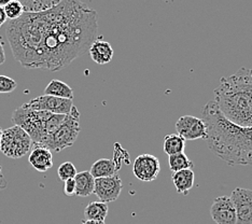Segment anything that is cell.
I'll list each match as a JSON object with an SVG mask.
<instances>
[{"instance_id":"cell-1","label":"cell","mask_w":252,"mask_h":224,"mask_svg":"<svg viewBox=\"0 0 252 224\" xmlns=\"http://www.w3.org/2000/svg\"><path fill=\"white\" fill-rule=\"evenodd\" d=\"M98 13L81 0H63L42 12H24L5 33L25 68L59 71L88 52L97 38Z\"/></svg>"},{"instance_id":"cell-2","label":"cell","mask_w":252,"mask_h":224,"mask_svg":"<svg viewBox=\"0 0 252 224\" xmlns=\"http://www.w3.org/2000/svg\"><path fill=\"white\" fill-rule=\"evenodd\" d=\"M207 126L206 143L209 150L227 165H252V126H237L222 116L214 100L202 109Z\"/></svg>"},{"instance_id":"cell-3","label":"cell","mask_w":252,"mask_h":224,"mask_svg":"<svg viewBox=\"0 0 252 224\" xmlns=\"http://www.w3.org/2000/svg\"><path fill=\"white\" fill-rule=\"evenodd\" d=\"M214 94V101L226 120L242 128L252 126V69L243 67L221 78Z\"/></svg>"},{"instance_id":"cell-4","label":"cell","mask_w":252,"mask_h":224,"mask_svg":"<svg viewBox=\"0 0 252 224\" xmlns=\"http://www.w3.org/2000/svg\"><path fill=\"white\" fill-rule=\"evenodd\" d=\"M64 114H54L47 111L32 110L21 106L14 110L12 122L30 135L32 145L41 146L45 139L59 128L65 120Z\"/></svg>"},{"instance_id":"cell-5","label":"cell","mask_w":252,"mask_h":224,"mask_svg":"<svg viewBox=\"0 0 252 224\" xmlns=\"http://www.w3.org/2000/svg\"><path fill=\"white\" fill-rule=\"evenodd\" d=\"M79 119L80 112L78 108L73 105L70 113L67 114L63 123L45 139L41 147L54 152H61L71 147L76 142L81 130Z\"/></svg>"},{"instance_id":"cell-6","label":"cell","mask_w":252,"mask_h":224,"mask_svg":"<svg viewBox=\"0 0 252 224\" xmlns=\"http://www.w3.org/2000/svg\"><path fill=\"white\" fill-rule=\"evenodd\" d=\"M32 140L26 131L20 126L14 125L12 128L2 130L0 139V151L10 159H21L31 152Z\"/></svg>"},{"instance_id":"cell-7","label":"cell","mask_w":252,"mask_h":224,"mask_svg":"<svg viewBox=\"0 0 252 224\" xmlns=\"http://www.w3.org/2000/svg\"><path fill=\"white\" fill-rule=\"evenodd\" d=\"M25 108L32 109V110H38V111H47L54 114H64L67 116L71 111V108L73 107L72 99H65V98H59V97L49 96V95H41L38 96L36 98L32 99L24 103Z\"/></svg>"},{"instance_id":"cell-8","label":"cell","mask_w":252,"mask_h":224,"mask_svg":"<svg viewBox=\"0 0 252 224\" xmlns=\"http://www.w3.org/2000/svg\"><path fill=\"white\" fill-rule=\"evenodd\" d=\"M177 134L185 140L206 139L207 126L203 119L193 116H182L176 122Z\"/></svg>"},{"instance_id":"cell-9","label":"cell","mask_w":252,"mask_h":224,"mask_svg":"<svg viewBox=\"0 0 252 224\" xmlns=\"http://www.w3.org/2000/svg\"><path fill=\"white\" fill-rule=\"evenodd\" d=\"M159 171H161V164L156 155L141 154L134 160L133 174L142 182L154 181Z\"/></svg>"},{"instance_id":"cell-10","label":"cell","mask_w":252,"mask_h":224,"mask_svg":"<svg viewBox=\"0 0 252 224\" xmlns=\"http://www.w3.org/2000/svg\"><path fill=\"white\" fill-rule=\"evenodd\" d=\"M123 190V182L119 175L95 179L94 194L106 204L117 200Z\"/></svg>"},{"instance_id":"cell-11","label":"cell","mask_w":252,"mask_h":224,"mask_svg":"<svg viewBox=\"0 0 252 224\" xmlns=\"http://www.w3.org/2000/svg\"><path fill=\"white\" fill-rule=\"evenodd\" d=\"M230 197L236 211V224H252V190L236 188Z\"/></svg>"},{"instance_id":"cell-12","label":"cell","mask_w":252,"mask_h":224,"mask_svg":"<svg viewBox=\"0 0 252 224\" xmlns=\"http://www.w3.org/2000/svg\"><path fill=\"white\" fill-rule=\"evenodd\" d=\"M210 216L217 224H236V211L230 196H219L210 207Z\"/></svg>"},{"instance_id":"cell-13","label":"cell","mask_w":252,"mask_h":224,"mask_svg":"<svg viewBox=\"0 0 252 224\" xmlns=\"http://www.w3.org/2000/svg\"><path fill=\"white\" fill-rule=\"evenodd\" d=\"M28 162L39 172H45L53 167V154L49 149L32 145Z\"/></svg>"},{"instance_id":"cell-14","label":"cell","mask_w":252,"mask_h":224,"mask_svg":"<svg viewBox=\"0 0 252 224\" xmlns=\"http://www.w3.org/2000/svg\"><path fill=\"white\" fill-rule=\"evenodd\" d=\"M89 53L92 61L98 65H106L110 63L113 59L114 51L111 44L104 41V40L96 38L94 42L91 44L89 49Z\"/></svg>"},{"instance_id":"cell-15","label":"cell","mask_w":252,"mask_h":224,"mask_svg":"<svg viewBox=\"0 0 252 224\" xmlns=\"http://www.w3.org/2000/svg\"><path fill=\"white\" fill-rule=\"evenodd\" d=\"M171 179H173L176 191L179 194L187 195L194 186L195 174H194L193 169H183L180 171L173 172Z\"/></svg>"},{"instance_id":"cell-16","label":"cell","mask_w":252,"mask_h":224,"mask_svg":"<svg viewBox=\"0 0 252 224\" xmlns=\"http://www.w3.org/2000/svg\"><path fill=\"white\" fill-rule=\"evenodd\" d=\"M74 182H76V193H74L76 196L88 197L94 194L95 178L91 175L90 171L78 172L74 177Z\"/></svg>"},{"instance_id":"cell-17","label":"cell","mask_w":252,"mask_h":224,"mask_svg":"<svg viewBox=\"0 0 252 224\" xmlns=\"http://www.w3.org/2000/svg\"><path fill=\"white\" fill-rule=\"evenodd\" d=\"M121 168L119 167L113 160L100 159L98 160H96V162L92 165V167L89 171L95 179H98V178H105L117 175V172Z\"/></svg>"},{"instance_id":"cell-18","label":"cell","mask_w":252,"mask_h":224,"mask_svg":"<svg viewBox=\"0 0 252 224\" xmlns=\"http://www.w3.org/2000/svg\"><path fill=\"white\" fill-rule=\"evenodd\" d=\"M44 95L59 97V98L73 99V91L67 83L60 80H52L44 89Z\"/></svg>"},{"instance_id":"cell-19","label":"cell","mask_w":252,"mask_h":224,"mask_svg":"<svg viewBox=\"0 0 252 224\" xmlns=\"http://www.w3.org/2000/svg\"><path fill=\"white\" fill-rule=\"evenodd\" d=\"M109 212L108 204L96 200V202L90 203L84 209V218L87 220L95 221H105Z\"/></svg>"},{"instance_id":"cell-20","label":"cell","mask_w":252,"mask_h":224,"mask_svg":"<svg viewBox=\"0 0 252 224\" xmlns=\"http://www.w3.org/2000/svg\"><path fill=\"white\" fill-rule=\"evenodd\" d=\"M185 148L186 140L178 134H169L164 137L163 150L168 157L185 152Z\"/></svg>"},{"instance_id":"cell-21","label":"cell","mask_w":252,"mask_h":224,"mask_svg":"<svg viewBox=\"0 0 252 224\" xmlns=\"http://www.w3.org/2000/svg\"><path fill=\"white\" fill-rule=\"evenodd\" d=\"M25 12H42L62 2L63 0H19Z\"/></svg>"},{"instance_id":"cell-22","label":"cell","mask_w":252,"mask_h":224,"mask_svg":"<svg viewBox=\"0 0 252 224\" xmlns=\"http://www.w3.org/2000/svg\"><path fill=\"white\" fill-rule=\"evenodd\" d=\"M168 164L170 170L173 172L180 171L183 169H192L194 166L192 160L189 159V157L185 152L170 155L168 159Z\"/></svg>"},{"instance_id":"cell-23","label":"cell","mask_w":252,"mask_h":224,"mask_svg":"<svg viewBox=\"0 0 252 224\" xmlns=\"http://www.w3.org/2000/svg\"><path fill=\"white\" fill-rule=\"evenodd\" d=\"M3 9L5 15H7V19H9L10 21L18 20L19 17H21L25 12L24 7H23V4L19 0H12V1L9 2L8 4H5Z\"/></svg>"},{"instance_id":"cell-24","label":"cell","mask_w":252,"mask_h":224,"mask_svg":"<svg viewBox=\"0 0 252 224\" xmlns=\"http://www.w3.org/2000/svg\"><path fill=\"white\" fill-rule=\"evenodd\" d=\"M78 174L76 166L71 162H65L60 165L59 169H57V175L62 181H66L68 179H73L76 175Z\"/></svg>"},{"instance_id":"cell-25","label":"cell","mask_w":252,"mask_h":224,"mask_svg":"<svg viewBox=\"0 0 252 224\" xmlns=\"http://www.w3.org/2000/svg\"><path fill=\"white\" fill-rule=\"evenodd\" d=\"M113 149V160L119 166L120 168L122 167V164L128 165L129 164V155L128 152L121 147L119 142L114 143Z\"/></svg>"},{"instance_id":"cell-26","label":"cell","mask_w":252,"mask_h":224,"mask_svg":"<svg viewBox=\"0 0 252 224\" xmlns=\"http://www.w3.org/2000/svg\"><path fill=\"white\" fill-rule=\"evenodd\" d=\"M18 88V83L12 78L0 76V94H10Z\"/></svg>"},{"instance_id":"cell-27","label":"cell","mask_w":252,"mask_h":224,"mask_svg":"<svg viewBox=\"0 0 252 224\" xmlns=\"http://www.w3.org/2000/svg\"><path fill=\"white\" fill-rule=\"evenodd\" d=\"M64 193L67 196H72L76 193V182L73 179H68L64 182Z\"/></svg>"},{"instance_id":"cell-28","label":"cell","mask_w":252,"mask_h":224,"mask_svg":"<svg viewBox=\"0 0 252 224\" xmlns=\"http://www.w3.org/2000/svg\"><path fill=\"white\" fill-rule=\"evenodd\" d=\"M7 186H8V183H7V181H5V179H4V176L2 174L1 164H0V192H1L3 189L7 188Z\"/></svg>"},{"instance_id":"cell-29","label":"cell","mask_w":252,"mask_h":224,"mask_svg":"<svg viewBox=\"0 0 252 224\" xmlns=\"http://www.w3.org/2000/svg\"><path fill=\"white\" fill-rule=\"evenodd\" d=\"M5 62V52L3 48V42L0 40V65H2Z\"/></svg>"},{"instance_id":"cell-30","label":"cell","mask_w":252,"mask_h":224,"mask_svg":"<svg viewBox=\"0 0 252 224\" xmlns=\"http://www.w3.org/2000/svg\"><path fill=\"white\" fill-rule=\"evenodd\" d=\"M7 15H5L3 7H0V24L3 25L5 22H7Z\"/></svg>"},{"instance_id":"cell-31","label":"cell","mask_w":252,"mask_h":224,"mask_svg":"<svg viewBox=\"0 0 252 224\" xmlns=\"http://www.w3.org/2000/svg\"><path fill=\"white\" fill-rule=\"evenodd\" d=\"M81 224H106L105 221H95V220H85Z\"/></svg>"},{"instance_id":"cell-32","label":"cell","mask_w":252,"mask_h":224,"mask_svg":"<svg viewBox=\"0 0 252 224\" xmlns=\"http://www.w3.org/2000/svg\"><path fill=\"white\" fill-rule=\"evenodd\" d=\"M11 1H12V0H0V7H4L5 4H8Z\"/></svg>"},{"instance_id":"cell-33","label":"cell","mask_w":252,"mask_h":224,"mask_svg":"<svg viewBox=\"0 0 252 224\" xmlns=\"http://www.w3.org/2000/svg\"><path fill=\"white\" fill-rule=\"evenodd\" d=\"M1 135H2V129L0 128V139H1Z\"/></svg>"},{"instance_id":"cell-34","label":"cell","mask_w":252,"mask_h":224,"mask_svg":"<svg viewBox=\"0 0 252 224\" xmlns=\"http://www.w3.org/2000/svg\"><path fill=\"white\" fill-rule=\"evenodd\" d=\"M1 26H2V25H1V24H0V27H1Z\"/></svg>"}]
</instances>
